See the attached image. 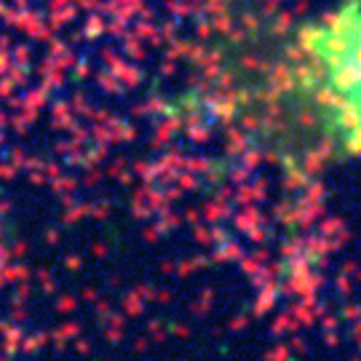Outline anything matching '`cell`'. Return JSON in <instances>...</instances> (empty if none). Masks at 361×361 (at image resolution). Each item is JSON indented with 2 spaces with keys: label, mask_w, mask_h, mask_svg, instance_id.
<instances>
[{
  "label": "cell",
  "mask_w": 361,
  "mask_h": 361,
  "mask_svg": "<svg viewBox=\"0 0 361 361\" xmlns=\"http://www.w3.org/2000/svg\"><path fill=\"white\" fill-rule=\"evenodd\" d=\"M292 83L319 140L340 153H361V0L302 27Z\"/></svg>",
  "instance_id": "obj_1"
}]
</instances>
